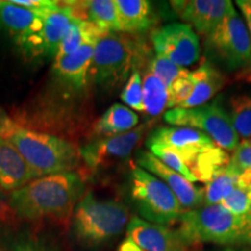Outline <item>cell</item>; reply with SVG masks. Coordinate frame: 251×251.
<instances>
[{"label": "cell", "mask_w": 251, "mask_h": 251, "mask_svg": "<svg viewBox=\"0 0 251 251\" xmlns=\"http://www.w3.org/2000/svg\"><path fill=\"white\" fill-rule=\"evenodd\" d=\"M0 251H58V249L51 240L45 236L21 233L13 238H8V243L2 241Z\"/></svg>", "instance_id": "cell-28"}, {"label": "cell", "mask_w": 251, "mask_h": 251, "mask_svg": "<svg viewBox=\"0 0 251 251\" xmlns=\"http://www.w3.org/2000/svg\"><path fill=\"white\" fill-rule=\"evenodd\" d=\"M129 222V213L124 203L100 200L86 193L75 207L72 230L81 246L94 248L118 237Z\"/></svg>", "instance_id": "cell-4"}, {"label": "cell", "mask_w": 251, "mask_h": 251, "mask_svg": "<svg viewBox=\"0 0 251 251\" xmlns=\"http://www.w3.org/2000/svg\"><path fill=\"white\" fill-rule=\"evenodd\" d=\"M103 34H105V31H102L96 25L76 18L68 29L67 34L63 37L55 58H61L74 54L85 45L87 41L100 39Z\"/></svg>", "instance_id": "cell-24"}, {"label": "cell", "mask_w": 251, "mask_h": 251, "mask_svg": "<svg viewBox=\"0 0 251 251\" xmlns=\"http://www.w3.org/2000/svg\"><path fill=\"white\" fill-rule=\"evenodd\" d=\"M143 112L149 118H156L168 107L169 90L150 71H147L142 79Z\"/></svg>", "instance_id": "cell-26"}, {"label": "cell", "mask_w": 251, "mask_h": 251, "mask_svg": "<svg viewBox=\"0 0 251 251\" xmlns=\"http://www.w3.org/2000/svg\"><path fill=\"white\" fill-rule=\"evenodd\" d=\"M207 48L229 70L251 67L249 31L233 4L219 26L207 36Z\"/></svg>", "instance_id": "cell-7"}, {"label": "cell", "mask_w": 251, "mask_h": 251, "mask_svg": "<svg viewBox=\"0 0 251 251\" xmlns=\"http://www.w3.org/2000/svg\"><path fill=\"white\" fill-rule=\"evenodd\" d=\"M184 240L224 247H251V214L235 215L221 205L201 206L184 212L179 220Z\"/></svg>", "instance_id": "cell-3"}, {"label": "cell", "mask_w": 251, "mask_h": 251, "mask_svg": "<svg viewBox=\"0 0 251 251\" xmlns=\"http://www.w3.org/2000/svg\"><path fill=\"white\" fill-rule=\"evenodd\" d=\"M251 183V174L229 165L203 188V206L220 205L235 188Z\"/></svg>", "instance_id": "cell-20"}, {"label": "cell", "mask_w": 251, "mask_h": 251, "mask_svg": "<svg viewBox=\"0 0 251 251\" xmlns=\"http://www.w3.org/2000/svg\"><path fill=\"white\" fill-rule=\"evenodd\" d=\"M75 19L70 5L61 6L56 11L43 14V46L46 55H56L63 37Z\"/></svg>", "instance_id": "cell-22"}, {"label": "cell", "mask_w": 251, "mask_h": 251, "mask_svg": "<svg viewBox=\"0 0 251 251\" xmlns=\"http://www.w3.org/2000/svg\"><path fill=\"white\" fill-rule=\"evenodd\" d=\"M121 99L130 108L143 112L142 77H141L139 71H133V74L128 78L127 84L121 92Z\"/></svg>", "instance_id": "cell-32"}, {"label": "cell", "mask_w": 251, "mask_h": 251, "mask_svg": "<svg viewBox=\"0 0 251 251\" xmlns=\"http://www.w3.org/2000/svg\"><path fill=\"white\" fill-rule=\"evenodd\" d=\"M247 142H249V143L251 144V140H250V141H247Z\"/></svg>", "instance_id": "cell-41"}, {"label": "cell", "mask_w": 251, "mask_h": 251, "mask_svg": "<svg viewBox=\"0 0 251 251\" xmlns=\"http://www.w3.org/2000/svg\"><path fill=\"white\" fill-rule=\"evenodd\" d=\"M70 4L75 18L89 21L105 33L120 31L115 0H90Z\"/></svg>", "instance_id": "cell-18"}, {"label": "cell", "mask_w": 251, "mask_h": 251, "mask_svg": "<svg viewBox=\"0 0 251 251\" xmlns=\"http://www.w3.org/2000/svg\"><path fill=\"white\" fill-rule=\"evenodd\" d=\"M166 124L188 127L206 134L219 148L234 151L240 144L228 112L216 102L196 108H174L164 113Z\"/></svg>", "instance_id": "cell-8"}, {"label": "cell", "mask_w": 251, "mask_h": 251, "mask_svg": "<svg viewBox=\"0 0 251 251\" xmlns=\"http://www.w3.org/2000/svg\"><path fill=\"white\" fill-rule=\"evenodd\" d=\"M0 26L8 31L28 58L46 55L43 46V15L11 1H0Z\"/></svg>", "instance_id": "cell-9"}, {"label": "cell", "mask_w": 251, "mask_h": 251, "mask_svg": "<svg viewBox=\"0 0 251 251\" xmlns=\"http://www.w3.org/2000/svg\"><path fill=\"white\" fill-rule=\"evenodd\" d=\"M229 118L238 139L251 140V96L238 94L230 98L229 102Z\"/></svg>", "instance_id": "cell-27"}, {"label": "cell", "mask_w": 251, "mask_h": 251, "mask_svg": "<svg viewBox=\"0 0 251 251\" xmlns=\"http://www.w3.org/2000/svg\"><path fill=\"white\" fill-rule=\"evenodd\" d=\"M143 49L124 34L109 31L97 41L90 75L97 84L113 89L124 83L140 61Z\"/></svg>", "instance_id": "cell-5"}, {"label": "cell", "mask_w": 251, "mask_h": 251, "mask_svg": "<svg viewBox=\"0 0 251 251\" xmlns=\"http://www.w3.org/2000/svg\"><path fill=\"white\" fill-rule=\"evenodd\" d=\"M118 251H143V250L141 249V248L137 246L134 241H131L130 238L126 237L121 242Z\"/></svg>", "instance_id": "cell-37"}, {"label": "cell", "mask_w": 251, "mask_h": 251, "mask_svg": "<svg viewBox=\"0 0 251 251\" xmlns=\"http://www.w3.org/2000/svg\"><path fill=\"white\" fill-rule=\"evenodd\" d=\"M147 125L114 136H103L85 144L79 156L91 171H100L127 161L137 144L142 140Z\"/></svg>", "instance_id": "cell-10"}, {"label": "cell", "mask_w": 251, "mask_h": 251, "mask_svg": "<svg viewBox=\"0 0 251 251\" xmlns=\"http://www.w3.org/2000/svg\"><path fill=\"white\" fill-rule=\"evenodd\" d=\"M224 251H237V250H231V249H226ZM242 251H251V250H242Z\"/></svg>", "instance_id": "cell-40"}, {"label": "cell", "mask_w": 251, "mask_h": 251, "mask_svg": "<svg viewBox=\"0 0 251 251\" xmlns=\"http://www.w3.org/2000/svg\"><path fill=\"white\" fill-rule=\"evenodd\" d=\"M36 178L39 176L18 150L0 137V187L14 192Z\"/></svg>", "instance_id": "cell-16"}, {"label": "cell", "mask_w": 251, "mask_h": 251, "mask_svg": "<svg viewBox=\"0 0 251 251\" xmlns=\"http://www.w3.org/2000/svg\"><path fill=\"white\" fill-rule=\"evenodd\" d=\"M120 31L143 33L153 24L151 4L147 0H115Z\"/></svg>", "instance_id": "cell-21"}, {"label": "cell", "mask_w": 251, "mask_h": 251, "mask_svg": "<svg viewBox=\"0 0 251 251\" xmlns=\"http://www.w3.org/2000/svg\"><path fill=\"white\" fill-rule=\"evenodd\" d=\"M155 155L159 161L164 163V164L170 168L171 170H174L177 174L183 176L184 178H186L188 181L191 183H194V181H198L196 177L192 175V172L190 171V169L187 168L186 164L183 162V159L180 158L179 156L176 155L175 152L169 151V150H155V151H150Z\"/></svg>", "instance_id": "cell-33"}, {"label": "cell", "mask_w": 251, "mask_h": 251, "mask_svg": "<svg viewBox=\"0 0 251 251\" xmlns=\"http://www.w3.org/2000/svg\"><path fill=\"white\" fill-rule=\"evenodd\" d=\"M0 137L24 157L39 177L71 172L79 163L74 144L52 135L24 127L0 109Z\"/></svg>", "instance_id": "cell-2"}, {"label": "cell", "mask_w": 251, "mask_h": 251, "mask_svg": "<svg viewBox=\"0 0 251 251\" xmlns=\"http://www.w3.org/2000/svg\"><path fill=\"white\" fill-rule=\"evenodd\" d=\"M130 198L139 214L155 225H174L184 213L164 181L135 164L130 171Z\"/></svg>", "instance_id": "cell-6"}, {"label": "cell", "mask_w": 251, "mask_h": 251, "mask_svg": "<svg viewBox=\"0 0 251 251\" xmlns=\"http://www.w3.org/2000/svg\"><path fill=\"white\" fill-rule=\"evenodd\" d=\"M2 206H4V197H2V192L0 190V212H1Z\"/></svg>", "instance_id": "cell-39"}, {"label": "cell", "mask_w": 251, "mask_h": 251, "mask_svg": "<svg viewBox=\"0 0 251 251\" xmlns=\"http://www.w3.org/2000/svg\"><path fill=\"white\" fill-rule=\"evenodd\" d=\"M194 79L191 97L178 108H196L206 105L224 85V76L208 61H203L196 71L192 72Z\"/></svg>", "instance_id": "cell-19"}, {"label": "cell", "mask_w": 251, "mask_h": 251, "mask_svg": "<svg viewBox=\"0 0 251 251\" xmlns=\"http://www.w3.org/2000/svg\"><path fill=\"white\" fill-rule=\"evenodd\" d=\"M147 148L150 151L169 150L183 159L188 166L196 157L206 150L218 147L206 134L188 127H162L152 131L147 139Z\"/></svg>", "instance_id": "cell-12"}, {"label": "cell", "mask_w": 251, "mask_h": 251, "mask_svg": "<svg viewBox=\"0 0 251 251\" xmlns=\"http://www.w3.org/2000/svg\"><path fill=\"white\" fill-rule=\"evenodd\" d=\"M181 70H183V68H180L179 65L175 64V63L169 61V59L161 57L158 55L153 56L149 62V71L152 75H155L164 84L168 90L174 84V81L178 77V75L180 74Z\"/></svg>", "instance_id": "cell-31"}, {"label": "cell", "mask_w": 251, "mask_h": 251, "mask_svg": "<svg viewBox=\"0 0 251 251\" xmlns=\"http://www.w3.org/2000/svg\"><path fill=\"white\" fill-rule=\"evenodd\" d=\"M139 124V117L130 108L114 103L94 125V131L103 136H114L133 130Z\"/></svg>", "instance_id": "cell-23"}, {"label": "cell", "mask_w": 251, "mask_h": 251, "mask_svg": "<svg viewBox=\"0 0 251 251\" xmlns=\"http://www.w3.org/2000/svg\"><path fill=\"white\" fill-rule=\"evenodd\" d=\"M136 164L143 170L161 179L177 198L183 212L192 211L203 205V190H200L183 176L177 174L164 163L159 161L152 152L140 150L136 153Z\"/></svg>", "instance_id": "cell-13"}, {"label": "cell", "mask_w": 251, "mask_h": 251, "mask_svg": "<svg viewBox=\"0 0 251 251\" xmlns=\"http://www.w3.org/2000/svg\"><path fill=\"white\" fill-rule=\"evenodd\" d=\"M127 237L143 251H186L190 247L178 230L135 216L127 225Z\"/></svg>", "instance_id": "cell-14"}, {"label": "cell", "mask_w": 251, "mask_h": 251, "mask_svg": "<svg viewBox=\"0 0 251 251\" xmlns=\"http://www.w3.org/2000/svg\"><path fill=\"white\" fill-rule=\"evenodd\" d=\"M194 79L192 72L183 68L178 77L176 78L170 89H169L168 107L171 109L180 107L193 92Z\"/></svg>", "instance_id": "cell-29"}, {"label": "cell", "mask_w": 251, "mask_h": 251, "mask_svg": "<svg viewBox=\"0 0 251 251\" xmlns=\"http://www.w3.org/2000/svg\"><path fill=\"white\" fill-rule=\"evenodd\" d=\"M220 205L235 215L251 214V183L235 188Z\"/></svg>", "instance_id": "cell-30"}, {"label": "cell", "mask_w": 251, "mask_h": 251, "mask_svg": "<svg viewBox=\"0 0 251 251\" xmlns=\"http://www.w3.org/2000/svg\"><path fill=\"white\" fill-rule=\"evenodd\" d=\"M9 1L13 5L20 6V7L42 15L61 7L58 1H52V0H9Z\"/></svg>", "instance_id": "cell-35"}, {"label": "cell", "mask_w": 251, "mask_h": 251, "mask_svg": "<svg viewBox=\"0 0 251 251\" xmlns=\"http://www.w3.org/2000/svg\"><path fill=\"white\" fill-rule=\"evenodd\" d=\"M83 190V179L74 171L43 176L12 192L9 207L25 220L67 222Z\"/></svg>", "instance_id": "cell-1"}, {"label": "cell", "mask_w": 251, "mask_h": 251, "mask_svg": "<svg viewBox=\"0 0 251 251\" xmlns=\"http://www.w3.org/2000/svg\"><path fill=\"white\" fill-rule=\"evenodd\" d=\"M151 42L156 55L180 68L194 64L201 51L199 37L186 24H170L153 30Z\"/></svg>", "instance_id": "cell-11"}, {"label": "cell", "mask_w": 251, "mask_h": 251, "mask_svg": "<svg viewBox=\"0 0 251 251\" xmlns=\"http://www.w3.org/2000/svg\"><path fill=\"white\" fill-rule=\"evenodd\" d=\"M231 1L229 0H187V1H171L179 17L186 25L196 28L201 35L208 36L227 13Z\"/></svg>", "instance_id": "cell-15"}, {"label": "cell", "mask_w": 251, "mask_h": 251, "mask_svg": "<svg viewBox=\"0 0 251 251\" xmlns=\"http://www.w3.org/2000/svg\"><path fill=\"white\" fill-rule=\"evenodd\" d=\"M236 4L238 8L242 12V15L246 20V25L249 31V35L251 39V0H237Z\"/></svg>", "instance_id": "cell-36"}, {"label": "cell", "mask_w": 251, "mask_h": 251, "mask_svg": "<svg viewBox=\"0 0 251 251\" xmlns=\"http://www.w3.org/2000/svg\"><path fill=\"white\" fill-rule=\"evenodd\" d=\"M99 39L90 40L74 54L55 58V75L75 89H84L89 78L96 43Z\"/></svg>", "instance_id": "cell-17"}, {"label": "cell", "mask_w": 251, "mask_h": 251, "mask_svg": "<svg viewBox=\"0 0 251 251\" xmlns=\"http://www.w3.org/2000/svg\"><path fill=\"white\" fill-rule=\"evenodd\" d=\"M229 163H230V158L224 151V149L215 147L198 155L187 168L190 169L198 181L207 184L220 172L224 171Z\"/></svg>", "instance_id": "cell-25"}, {"label": "cell", "mask_w": 251, "mask_h": 251, "mask_svg": "<svg viewBox=\"0 0 251 251\" xmlns=\"http://www.w3.org/2000/svg\"><path fill=\"white\" fill-rule=\"evenodd\" d=\"M230 164L242 171L251 174V144L247 141H242L234 150L230 158Z\"/></svg>", "instance_id": "cell-34"}, {"label": "cell", "mask_w": 251, "mask_h": 251, "mask_svg": "<svg viewBox=\"0 0 251 251\" xmlns=\"http://www.w3.org/2000/svg\"><path fill=\"white\" fill-rule=\"evenodd\" d=\"M237 78L240 80L247 81V83L251 84V67L244 69V70L241 71L240 74L237 75Z\"/></svg>", "instance_id": "cell-38"}]
</instances>
